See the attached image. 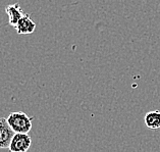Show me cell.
I'll return each instance as SVG.
<instances>
[{
    "instance_id": "1",
    "label": "cell",
    "mask_w": 160,
    "mask_h": 152,
    "mask_svg": "<svg viewBox=\"0 0 160 152\" xmlns=\"http://www.w3.org/2000/svg\"><path fill=\"white\" fill-rule=\"evenodd\" d=\"M6 119L14 133H29L32 130L33 118L22 111L11 112Z\"/></svg>"
},
{
    "instance_id": "2",
    "label": "cell",
    "mask_w": 160,
    "mask_h": 152,
    "mask_svg": "<svg viewBox=\"0 0 160 152\" xmlns=\"http://www.w3.org/2000/svg\"><path fill=\"white\" fill-rule=\"evenodd\" d=\"M32 144V138L28 133H15L11 139L8 149L11 152H26Z\"/></svg>"
},
{
    "instance_id": "3",
    "label": "cell",
    "mask_w": 160,
    "mask_h": 152,
    "mask_svg": "<svg viewBox=\"0 0 160 152\" xmlns=\"http://www.w3.org/2000/svg\"><path fill=\"white\" fill-rule=\"evenodd\" d=\"M14 134V131L7 123V119L5 118H0V148L1 149H7L9 147Z\"/></svg>"
},
{
    "instance_id": "4",
    "label": "cell",
    "mask_w": 160,
    "mask_h": 152,
    "mask_svg": "<svg viewBox=\"0 0 160 152\" xmlns=\"http://www.w3.org/2000/svg\"><path fill=\"white\" fill-rule=\"evenodd\" d=\"M14 29L17 31V33L19 35L33 34L35 32V30H36V23L30 18L29 14L26 13L18 22V24L14 26Z\"/></svg>"
},
{
    "instance_id": "5",
    "label": "cell",
    "mask_w": 160,
    "mask_h": 152,
    "mask_svg": "<svg viewBox=\"0 0 160 152\" xmlns=\"http://www.w3.org/2000/svg\"><path fill=\"white\" fill-rule=\"evenodd\" d=\"M5 13L8 17V24L10 26H12L14 28V26L18 24V22L21 19L24 15L26 14L22 10V6L19 5V3H14V4H9L6 6Z\"/></svg>"
},
{
    "instance_id": "6",
    "label": "cell",
    "mask_w": 160,
    "mask_h": 152,
    "mask_svg": "<svg viewBox=\"0 0 160 152\" xmlns=\"http://www.w3.org/2000/svg\"><path fill=\"white\" fill-rule=\"evenodd\" d=\"M144 122L148 129L150 130H157L160 129V111L153 110L146 114Z\"/></svg>"
}]
</instances>
